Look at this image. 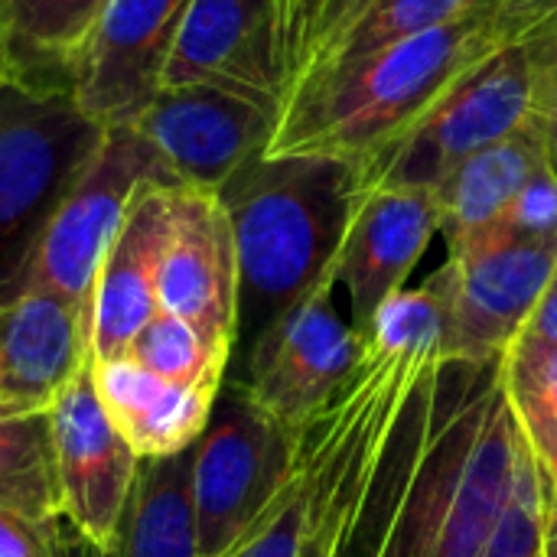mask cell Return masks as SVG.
<instances>
[{
	"label": "cell",
	"mask_w": 557,
	"mask_h": 557,
	"mask_svg": "<svg viewBox=\"0 0 557 557\" xmlns=\"http://www.w3.org/2000/svg\"><path fill=\"white\" fill-rule=\"evenodd\" d=\"M0 506L26 516H62L49 414L0 408Z\"/></svg>",
	"instance_id": "d4e9b609"
},
{
	"label": "cell",
	"mask_w": 557,
	"mask_h": 557,
	"mask_svg": "<svg viewBox=\"0 0 557 557\" xmlns=\"http://www.w3.org/2000/svg\"><path fill=\"white\" fill-rule=\"evenodd\" d=\"M108 0H0V75L69 88Z\"/></svg>",
	"instance_id": "44dd1931"
},
{
	"label": "cell",
	"mask_w": 557,
	"mask_h": 557,
	"mask_svg": "<svg viewBox=\"0 0 557 557\" xmlns=\"http://www.w3.org/2000/svg\"><path fill=\"white\" fill-rule=\"evenodd\" d=\"M277 114V104L222 85H176L157 88L127 124L153 144L180 186L219 193L228 176L268 150Z\"/></svg>",
	"instance_id": "30bf717a"
},
{
	"label": "cell",
	"mask_w": 557,
	"mask_h": 557,
	"mask_svg": "<svg viewBox=\"0 0 557 557\" xmlns=\"http://www.w3.org/2000/svg\"><path fill=\"white\" fill-rule=\"evenodd\" d=\"M545 490H548V522H545V557H557V490L548 486L545 480Z\"/></svg>",
	"instance_id": "e575fe53"
},
{
	"label": "cell",
	"mask_w": 557,
	"mask_h": 557,
	"mask_svg": "<svg viewBox=\"0 0 557 557\" xmlns=\"http://www.w3.org/2000/svg\"><path fill=\"white\" fill-rule=\"evenodd\" d=\"M545 522H548L545 473L529 450L516 490L506 503V512L480 557H545Z\"/></svg>",
	"instance_id": "83f0119b"
},
{
	"label": "cell",
	"mask_w": 557,
	"mask_h": 557,
	"mask_svg": "<svg viewBox=\"0 0 557 557\" xmlns=\"http://www.w3.org/2000/svg\"><path fill=\"white\" fill-rule=\"evenodd\" d=\"M486 3H496V0H375L343 36H336L330 46H323L307 62V69L297 75V82L317 78V75H326V72H339V69H346L352 62H362V59L375 55L385 46H395L401 39H411V36H421L428 29L463 20V16L476 13Z\"/></svg>",
	"instance_id": "603a6c76"
},
{
	"label": "cell",
	"mask_w": 557,
	"mask_h": 557,
	"mask_svg": "<svg viewBox=\"0 0 557 557\" xmlns=\"http://www.w3.org/2000/svg\"><path fill=\"white\" fill-rule=\"evenodd\" d=\"M441 359L421 362L411 372L398 379V385L388 392L382 408L375 411L362 447L352 460L346 506L339 516L336 542L330 548V557H379L385 542V525L392 516L401 463L408 454L411 437V398L418 379L437 366Z\"/></svg>",
	"instance_id": "d6986e66"
},
{
	"label": "cell",
	"mask_w": 557,
	"mask_h": 557,
	"mask_svg": "<svg viewBox=\"0 0 557 557\" xmlns=\"http://www.w3.org/2000/svg\"><path fill=\"white\" fill-rule=\"evenodd\" d=\"M49 441L62 519L98 552L111 555L140 457L108 421L91 359L49 408Z\"/></svg>",
	"instance_id": "8fae6325"
},
{
	"label": "cell",
	"mask_w": 557,
	"mask_h": 557,
	"mask_svg": "<svg viewBox=\"0 0 557 557\" xmlns=\"http://www.w3.org/2000/svg\"><path fill=\"white\" fill-rule=\"evenodd\" d=\"M91 359V310L26 287L0 300V408L49 414Z\"/></svg>",
	"instance_id": "2e32d148"
},
{
	"label": "cell",
	"mask_w": 557,
	"mask_h": 557,
	"mask_svg": "<svg viewBox=\"0 0 557 557\" xmlns=\"http://www.w3.org/2000/svg\"><path fill=\"white\" fill-rule=\"evenodd\" d=\"M0 557H101L62 516L0 506Z\"/></svg>",
	"instance_id": "f1b7e54d"
},
{
	"label": "cell",
	"mask_w": 557,
	"mask_h": 557,
	"mask_svg": "<svg viewBox=\"0 0 557 557\" xmlns=\"http://www.w3.org/2000/svg\"><path fill=\"white\" fill-rule=\"evenodd\" d=\"M525 333L557 343V264L542 300H539V307H535V313H532V320H529V326H525Z\"/></svg>",
	"instance_id": "836d02e7"
},
{
	"label": "cell",
	"mask_w": 557,
	"mask_h": 557,
	"mask_svg": "<svg viewBox=\"0 0 557 557\" xmlns=\"http://www.w3.org/2000/svg\"><path fill=\"white\" fill-rule=\"evenodd\" d=\"M104 131L69 88L0 75V290L26 264Z\"/></svg>",
	"instance_id": "277c9868"
},
{
	"label": "cell",
	"mask_w": 557,
	"mask_h": 557,
	"mask_svg": "<svg viewBox=\"0 0 557 557\" xmlns=\"http://www.w3.org/2000/svg\"><path fill=\"white\" fill-rule=\"evenodd\" d=\"M333 287L336 274L290 307L225 379L297 434L330 405L366 349L349 320L339 317Z\"/></svg>",
	"instance_id": "9c48e42d"
},
{
	"label": "cell",
	"mask_w": 557,
	"mask_h": 557,
	"mask_svg": "<svg viewBox=\"0 0 557 557\" xmlns=\"http://www.w3.org/2000/svg\"><path fill=\"white\" fill-rule=\"evenodd\" d=\"M313 509V457L300 434V463L284 493L251 525V532L222 557H297L304 548Z\"/></svg>",
	"instance_id": "4316f807"
},
{
	"label": "cell",
	"mask_w": 557,
	"mask_h": 557,
	"mask_svg": "<svg viewBox=\"0 0 557 557\" xmlns=\"http://www.w3.org/2000/svg\"><path fill=\"white\" fill-rule=\"evenodd\" d=\"M557 264V242L470 235L437 268L447 290L444 362L503 356L529 326Z\"/></svg>",
	"instance_id": "ba28073f"
},
{
	"label": "cell",
	"mask_w": 557,
	"mask_h": 557,
	"mask_svg": "<svg viewBox=\"0 0 557 557\" xmlns=\"http://www.w3.org/2000/svg\"><path fill=\"white\" fill-rule=\"evenodd\" d=\"M124 356L173 385L209 392H222L232 366L228 352L215 349L196 326L163 310L144 323V330L127 343Z\"/></svg>",
	"instance_id": "484cf974"
},
{
	"label": "cell",
	"mask_w": 557,
	"mask_h": 557,
	"mask_svg": "<svg viewBox=\"0 0 557 557\" xmlns=\"http://www.w3.org/2000/svg\"><path fill=\"white\" fill-rule=\"evenodd\" d=\"M539 23L460 78L392 150H385L366 170L369 189L401 186L434 193L457 163L532 124L539 88Z\"/></svg>",
	"instance_id": "8992f818"
},
{
	"label": "cell",
	"mask_w": 557,
	"mask_h": 557,
	"mask_svg": "<svg viewBox=\"0 0 557 557\" xmlns=\"http://www.w3.org/2000/svg\"><path fill=\"white\" fill-rule=\"evenodd\" d=\"M91 382L108 421L140 460H163L196 447L219 398L209 388L173 385L127 356H91Z\"/></svg>",
	"instance_id": "ac0fdd59"
},
{
	"label": "cell",
	"mask_w": 557,
	"mask_h": 557,
	"mask_svg": "<svg viewBox=\"0 0 557 557\" xmlns=\"http://www.w3.org/2000/svg\"><path fill=\"white\" fill-rule=\"evenodd\" d=\"M108 557H199L193 447L163 460H140Z\"/></svg>",
	"instance_id": "7402d4cb"
},
{
	"label": "cell",
	"mask_w": 557,
	"mask_h": 557,
	"mask_svg": "<svg viewBox=\"0 0 557 557\" xmlns=\"http://www.w3.org/2000/svg\"><path fill=\"white\" fill-rule=\"evenodd\" d=\"M323 0H277V46H281V75H284V91L294 85V78L304 72L310 42H313V26ZM284 98V95H281Z\"/></svg>",
	"instance_id": "1f68e13d"
},
{
	"label": "cell",
	"mask_w": 557,
	"mask_h": 557,
	"mask_svg": "<svg viewBox=\"0 0 557 557\" xmlns=\"http://www.w3.org/2000/svg\"><path fill=\"white\" fill-rule=\"evenodd\" d=\"M144 183L180 186L173 170L137 127L127 121L108 124L101 147L49 215L26 264L0 290V300L39 287L91 310L101 261Z\"/></svg>",
	"instance_id": "5b68a950"
},
{
	"label": "cell",
	"mask_w": 557,
	"mask_h": 557,
	"mask_svg": "<svg viewBox=\"0 0 557 557\" xmlns=\"http://www.w3.org/2000/svg\"><path fill=\"white\" fill-rule=\"evenodd\" d=\"M375 0H323L320 3V13H317V26H313V42H310V55L307 62L323 49L330 46L336 36H343ZM307 69V65H304ZM297 82V78H294Z\"/></svg>",
	"instance_id": "d6a6232c"
},
{
	"label": "cell",
	"mask_w": 557,
	"mask_h": 557,
	"mask_svg": "<svg viewBox=\"0 0 557 557\" xmlns=\"http://www.w3.org/2000/svg\"><path fill=\"white\" fill-rule=\"evenodd\" d=\"M300 463V434L268 418L242 385L225 382L193 447L199 557L232 552L284 493Z\"/></svg>",
	"instance_id": "52a82bcc"
},
{
	"label": "cell",
	"mask_w": 557,
	"mask_h": 557,
	"mask_svg": "<svg viewBox=\"0 0 557 557\" xmlns=\"http://www.w3.org/2000/svg\"><path fill=\"white\" fill-rule=\"evenodd\" d=\"M529 444L503 388V356L431 366L411 398V437L379 557H480Z\"/></svg>",
	"instance_id": "6da1fadb"
},
{
	"label": "cell",
	"mask_w": 557,
	"mask_h": 557,
	"mask_svg": "<svg viewBox=\"0 0 557 557\" xmlns=\"http://www.w3.org/2000/svg\"><path fill=\"white\" fill-rule=\"evenodd\" d=\"M222 85L281 108L277 0H189L160 88Z\"/></svg>",
	"instance_id": "5bb4252c"
},
{
	"label": "cell",
	"mask_w": 557,
	"mask_h": 557,
	"mask_svg": "<svg viewBox=\"0 0 557 557\" xmlns=\"http://www.w3.org/2000/svg\"><path fill=\"white\" fill-rule=\"evenodd\" d=\"M557 0H496L476 13L379 49L281 98L264 153H323L369 170L460 78L532 29Z\"/></svg>",
	"instance_id": "7a4b0ae2"
},
{
	"label": "cell",
	"mask_w": 557,
	"mask_h": 557,
	"mask_svg": "<svg viewBox=\"0 0 557 557\" xmlns=\"http://www.w3.org/2000/svg\"><path fill=\"white\" fill-rule=\"evenodd\" d=\"M539 88H535V127L545 140L548 166L557 173V7L535 29Z\"/></svg>",
	"instance_id": "4dcf8cb0"
},
{
	"label": "cell",
	"mask_w": 557,
	"mask_h": 557,
	"mask_svg": "<svg viewBox=\"0 0 557 557\" xmlns=\"http://www.w3.org/2000/svg\"><path fill=\"white\" fill-rule=\"evenodd\" d=\"M166 183H144L101 261L91 297V356H124L127 343L160 310L157 271L170 235Z\"/></svg>",
	"instance_id": "e0dca14e"
},
{
	"label": "cell",
	"mask_w": 557,
	"mask_h": 557,
	"mask_svg": "<svg viewBox=\"0 0 557 557\" xmlns=\"http://www.w3.org/2000/svg\"><path fill=\"white\" fill-rule=\"evenodd\" d=\"M157 304L196 326L215 349L235 352L238 261L228 212L212 189H170V235L157 271Z\"/></svg>",
	"instance_id": "7c38bea8"
},
{
	"label": "cell",
	"mask_w": 557,
	"mask_h": 557,
	"mask_svg": "<svg viewBox=\"0 0 557 557\" xmlns=\"http://www.w3.org/2000/svg\"><path fill=\"white\" fill-rule=\"evenodd\" d=\"M441 232V209L428 189L372 186L336 255V284L349 294V326L366 343L375 313L405 290L408 274Z\"/></svg>",
	"instance_id": "9a60e30c"
},
{
	"label": "cell",
	"mask_w": 557,
	"mask_h": 557,
	"mask_svg": "<svg viewBox=\"0 0 557 557\" xmlns=\"http://www.w3.org/2000/svg\"><path fill=\"white\" fill-rule=\"evenodd\" d=\"M503 388L535 463L557 490V343L522 333L503 352Z\"/></svg>",
	"instance_id": "cb8c5ba5"
},
{
	"label": "cell",
	"mask_w": 557,
	"mask_h": 557,
	"mask_svg": "<svg viewBox=\"0 0 557 557\" xmlns=\"http://www.w3.org/2000/svg\"><path fill=\"white\" fill-rule=\"evenodd\" d=\"M369 193L356 160L323 153H261L225 180L219 199L232 222L238 261V369L251 346L336 264L343 235Z\"/></svg>",
	"instance_id": "3957f363"
},
{
	"label": "cell",
	"mask_w": 557,
	"mask_h": 557,
	"mask_svg": "<svg viewBox=\"0 0 557 557\" xmlns=\"http://www.w3.org/2000/svg\"><path fill=\"white\" fill-rule=\"evenodd\" d=\"M189 0H108L78 52L69 91L101 124L127 121L160 88Z\"/></svg>",
	"instance_id": "4fadbf2b"
},
{
	"label": "cell",
	"mask_w": 557,
	"mask_h": 557,
	"mask_svg": "<svg viewBox=\"0 0 557 557\" xmlns=\"http://www.w3.org/2000/svg\"><path fill=\"white\" fill-rule=\"evenodd\" d=\"M483 232L509 235V238H539L557 242V173L545 163L532 173V180L519 189L509 209ZM480 235V232H476Z\"/></svg>",
	"instance_id": "f546056e"
},
{
	"label": "cell",
	"mask_w": 557,
	"mask_h": 557,
	"mask_svg": "<svg viewBox=\"0 0 557 557\" xmlns=\"http://www.w3.org/2000/svg\"><path fill=\"white\" fill-rule=\"evenodd\" d=\"M545 163V140L535 121L457 163L434 189L441 209V235L447 238V248L490 228L532 180V173Z\"/></svg>",
	"instance_id": "ffe728a7"
}]
</instances>
